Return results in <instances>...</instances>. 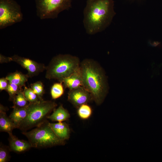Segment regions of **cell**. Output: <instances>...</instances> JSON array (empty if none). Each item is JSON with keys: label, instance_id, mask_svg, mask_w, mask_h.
Instances as JSON below:
<instances>
[{"label": "cell", "instance_id": "cell-19", "mask_svg": "<svg viewBox=\"0 0 162 162\" xmlns=\"http://www.w3.org/2000/svg\"><path fill=\"white\" fill-rule=\"evenodd\" d=\"M64 87L62 82L55 83L53 85L50 90V94L52 99H57L63 95L64 92Z\"/></svg>", "mask_w": 162, "mask_h": 162}, {"label": "cell", "instance_id": "cell-17", "mask_svg": "<svg viewBox=\"0 0 162 162\" xmlns=\"http://www.w3.org/2000/svg\"><path fill=\"white\" fill-rule=\"evenodd\" d=\"M13 101L14 106L13 107L23 108L27 107L29 102L25 98L23 91L19 92L14 97Z\"/></svg>", "mask_w": 162, "mask_h": 162}, {"label": "cell", "instance_id": "cell-20", "mask_svg": "<svg viewBox=\"0 0 162 162\" xmlns=\"http://www.w3.org/2000/svg\"><path fill=\"white\" fill-rule=\"evenodd\" d=\"M23 92L25 98L29 103L38 102L43 100L39 97L31 88L24 86Z\"/></svg>", "mask_w": 162, "mask_h": 162}, {"label": "cell", "instance_id": "cell-16", "mask_svg": "<svg viewBox=\"0 0 162 162\" xmlns=\"http://www.w3.org/2000/svg\"><path fill=\"white\" fill-rule=\"evenodd\" d=\"M5 77L9 83L22 87L25 86L29 77L27 74H25L20 72L16 71L9 74Z\"/></svg>", "mask_w": 162, "mask_h": 162}, {"label": "cell", "instance_id": "cell-2", "mask_svg": "<svg viewBox=\"0 0 162 162\" xmlns=\"http://www.w3.org/2000/svg\"><path fill=\"white\" fill-rule=\"evenodd\" d=\"M114 6L113 0H87L83 23L88 34L100 32L109 25L115 14Z\"/></svg>", "mask_w": 162, "mask_h": 162}, {"label": "cell", "instance_id": "cell-22", "mask_svg": "<svg viewBox=\"0 0 162 162\" xmlns=\"http://www.w3.org/2000/svg\"><path fill=\"white\" fill-rule=\"evenodd\" d=\"M30 86L34 92L39 97L42 98V97L44 93V86L42 82L38 81L31 84Z\"/></svg>", "mask_w": 162, "mask_h": 162}, {"label": "cell", "instance_id": "cell-4", "mask_svg": "<svg viewBox=\"0 0 162 162\" xmlns=\"http://www.w3.org/2000/svg\"><path fill=\"white\" fill-rule=\"evenodd\" d=\"M57 106L54 101L43 100L35 103H29L27 106V115L19 125L17 128L23 132L26 131L40 125L46 121L50 113Z\"/></svg>", "mask_w": 162, "mask_h": 162}, {"label": "cell", "instance_id": "cell-25", "mask_svg": "<svg viewBox=\"0 0 162 162\" xmlns=\"http://www.w3.org/2000/svg\"><path fill=\"white\" fill-rule=\"evenodd\" d=\"M10 57H7L1 54H0V63H8L11 62Z\"/></svg>", "mask_w": 162, "mask_h": 162}, {"label": "cell", "instance_id": "cell-9", "mask_svg": "<svg viewBox=\"0 0 162 162\" xmlns=\"http://www.w3.org/2000/svg\"><path fill=\"white\" fill-rule=\"evenodd\" d=\"M68 100L77 109L82 105L93 101L90 93L82 86L69 90Z\"/></svg>", "mask_w": 162, "mask_h": 162}, {"label": "cell", "instance_id": "cell-8", "mask_svg": "<svg viewBox=\"0 0 162 162\" xmlns=\"http://www.w3.org/2000/svg\"><path fill=\"white\" fill-rule=\"evenodd\" d=\"M12 61L21 65L28 71L29 77L36 76L46 70V66L44 64L38 63L28 58L14 55L10 57Z\"/></svg>", "mask_w": 162, "mask_h": 162}, {"label": "cell", "instance_id": "cell-12", "mask_svg": "<svg viewBox=\"0 0 162 162\" xmlns=\"http://www.w3.org/2000/svg\"><path fill=\"white\" fill-rule=\"evenodd\" d=\"M49 125L57 136L61 140L65 141L70 137V130L68 124L65 122L50 123Z\"/></svg>", "mask_w": 162, "mask_h": 162}, {"label": "cell", "instance_id": "cell-1", "mask_svg": "<svg viewBox=\"0 0 162 162\" xmlns=\"http://www.w3.org/2000/svg\"><path fill=\"white\" fill-rule=\"evenodd\" d=\"M82 86L91 94L97 105L104 102L109 91L107 77L100 64L95 60L86 58L80 67Z\"/></svg>", "mask_w": 162, "mask_h": 162}, {"label": "cell", "instance_id": "cell-15", "mask_svg": "<svg viewBox=\"0 0 162 162\" xmlns=\"http://www.w3.org/2000/svg\"><path fill=\"white\" fill-rule=\"evenodd\" d=\"M27 106L23 108L13 107V110L9 117L15 124L16 128H17L19 125L25 119L27 115Z\"/></svg>", "mask_w": 162, "mask_h": 162}, {"label": "cell", "instance_id": "cell-24", "mask_svg": "<svg viewBox=\"0 0 162 162\" xmlns=\"http://www.w3.org/2000/svg\"><path fill=\"white\" fill-rule=\"evenodd\" d=\"M9 82L6 77H3L0 79V90H5L8 87Z\"/></svg>", "mask_w": 162, "mask_h": 162}, {"label": "cell", "instance_id": "cell-11", "mask_svg": "<svg viewBox=\"0 0 162 162\" xmlns=\"http://www.w3.org/2000/svg\"><path fill=\"white\" fill-rule=\"evenodd\" d=\"M6 108L0 104V131L12 134V131L16 127L13 121L6 113Z\"/></svg>", "mask_w": 162, "mask_h": 162}, {"label": "cell", "instance_id": "cell-10", "mask_svg": "<svg viewBox=\"0 0 162 162\" xmlns=\"http://www.w3.org/2000/svg\"><path fill=\"white\" fill-rule=\"evenodd\" d=\"M10 151L21 153L30 149L32 146L29 142L19 139L12 134L9 135L8 139Z\"/></svg>", "mask_w": 162, "mask_h": 162}, {"label": "cell", "instance_id": "cell-21", "mask_svg": "<svg viewBox=\"0 0 162 162\" xmlns=\"http://www.w3.org/2000/svg\"><path fill=\"white\" fill-rule=\"evenodd\" d=\"M22 87L16 84L9 83L5 90L9 95L10 100L13 101L16 95L19 92L22 91Z\"/></svg>", "mask_w": 162, "mask_h": 162}, {"label": "cell", "instance_id": "cell-5", "mask_svg": "<svg viewBox=\"0 0 162 162\" xmlns=\"http://www.w3.org/2000/svg\"><path fill=\"white\" fill-rule=\"evenodd\" d=\"M49 122L46 120L30 131L22 132L32 147L47 148L65 145V141L57 136L49 125Z\"/></svg>", "mask_w": 162, "mask_h": 162}, {"label": "cell", "instance_id": "cell-18", "mask_svg": "<svg viewBox=\"0 0 162 162\" xmlns=\"http://www.w3.org/2000/svg\"><path fill=\"white\" fill-rule=\"evenodd\" d=\"M92 113V109L88 104L82 105L77 108L78 115L79 117L83 120L88 119L91 116Z\"/></svg>", "mask_w": 162, "mask_h": 162}, {"label": "cell", "instance_id": "cell-3", "mask_svg": "<svg viewBox=\"0 0 162 162\" xmlns=\"http://www.w3.org/2000/svg\"><path fill=\"white\" fill-rule=\"evenodd\" d=\"M79 58L69 54H59L53 57L46 66V79L62 82L80 68Z\"/></svg>", "mask_w": 162, "mask_h": 162}, {"label": "cell", "instance_id": "cell-6", "mask_svg": "<svg viewBox=\"0 0 162 162\" xmlns=\"http://www.w3.org/2000/svg\"><path fill=\"white\" fill-rule=\"evenodd\" d=\"M37 16L41 20L57 18L71 7L72 0H34Z\"/></svg>", "mask_w": 162, "mask_h": 162}, {"label": "cell", "instance_id": "cell-23", "mask_svg": "<svg viewBox=\"0 0 162 162\" xmlns=\"http://www.w3.org/2000/svg\"><path fill=\"white\" fill-rule=\"evenodd\" d=\"M8 147H7L0 144V162H6L8 161L10 158Z\"/></svg>", "mask_w": 162, "mask_h": 162}, {"label": "cell", "instance_id": "cell-7", "mask_svg": "<svg viewBox=\"0 0 162 162\" xmlns=\"http://www.w3.org/2000/svg\"><path fill=\"white\" fill-rule=\"evenodd\" d=\"M23 15L21 6L15 0H0V29L21 22Z\"/></svg>", "mask_w": 162, "mask_h": 162}, {"label": "cell", "instance_id": "cell-14", "mask_svg": "<svg viewBox=\"0 0 162 162\" xmlns=\"http://www.w3.org/2000/svg\"><path fill=\"white\" fill-rule=\"evenodd\" d=\"M70 117V115L68 111L61 104L57 108L54 110L47 118L53 122H62L68 120Z\"/></svg>", "mask_w": 162, "mask_h": 162}, {"label": "cell", "instance_id": "cell-13", "mask_svg": "<svg viewBox=\"0 0 162 162\" xmlns=\"http://www.w3.org/2000/svg\"><path fill=\"white\" fill-rule=\"evenodd\" d=\"M62 82L64 87L68 88L69 90L82 86L80 68L69 76L64 79Z\"/></svg>", "mask_w": 162, "mask_h": 162}]
</instances>
